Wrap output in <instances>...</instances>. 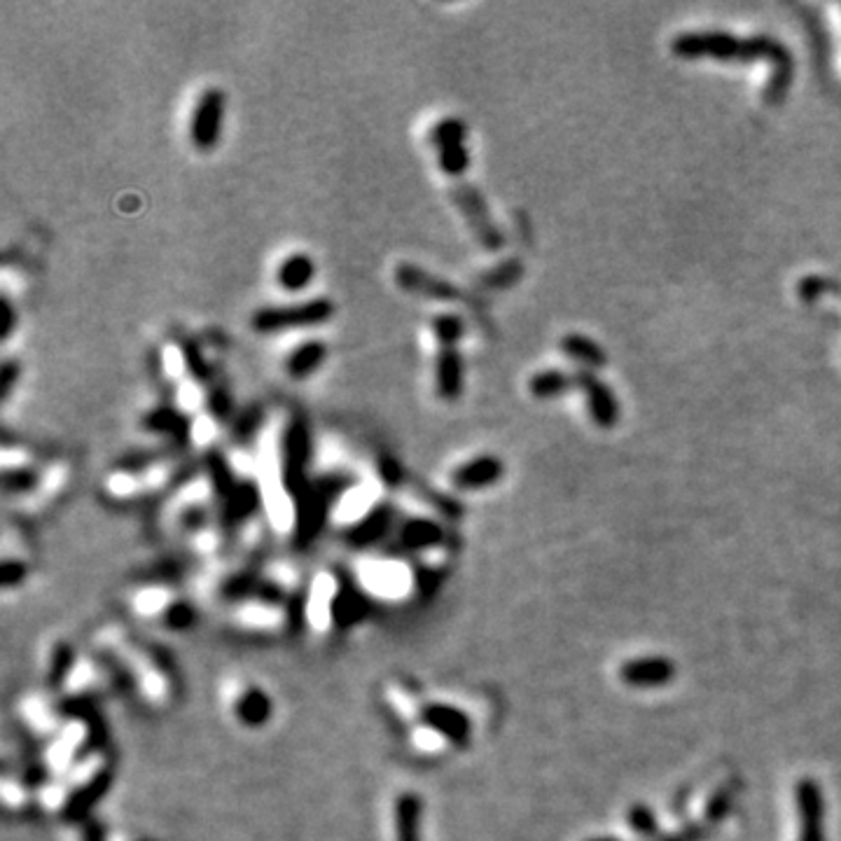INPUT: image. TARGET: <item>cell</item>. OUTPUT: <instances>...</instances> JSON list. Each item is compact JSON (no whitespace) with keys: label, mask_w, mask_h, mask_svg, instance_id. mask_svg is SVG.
<instances>
[{"label":"cell","mask_w":841,"mask_h":841,"mask_svg":"<svg viewBox=\"0 0 841 841\" xmlns=\"http://www.w3.org/2000/svg\"><path fill=\"white\" fill-rule=\"evenodd\" d=\"M671 50L680 59H718L727 64H753V61H771L774 78L764 89V101L776 106L785 99L792 82V57L788 47L771 36H755L739 40L725 31H690L673 38Z\"/></svg>","instance_id":"obj_1"},{"label":"cell","mask_w":841,"mask_h":841,"mask_svg":"<svg viewBox=\"0 0 841 841\" xmlns=\"http://www.w3.org/2000/svg\"><path fill=\"white\" fill-rule=\"evenodd\" d=\"M335 307L328 300H311L295 307H269L255 311L253 316V330L260 335H271V332L283 330H297V328H314V325L328 323Z\"/></svg>","instance_id":"obj_2"},{"label":"cell","mask_w":841,"mask_h":841,"mask_svg":"<svg viewBox=\"0 0 841 841\" xmlns=\"http://www.w3.org/2000/svg\"><path fill=\"white\" fill-rule=\"evenodd\" d=\"M311 458V433L302 416H293L283 433L281 449V477L290 493L300 496L307 489V468Z\"/></svg>","instance_id":"obj_3"},{"label":"cell","mask_w":841,"mask_h":841,"mask_svg":"<svg viewBox=\"0 0 841 841\" xmlns=\"http://www.w3.org/2000/svg\"><path fill=\"white\" fill-rule=\"evenodd\" d=\"M222 115H225V94L220 89H208L194 108L190 138L194 148L211 150L220 138Z\"/></svg>","instance_id":"obj_4"},{"label":"cell","mask_w":841,"mask_h":841,"mask_svg":"<svg viewBox=\"0 0 841 841\" xmlns=\"http://www.w3.org/2000/svg\"><path fill=\"white\" fill-rule=\"evenodd\" d=\"M575 386L585 393L589 416H592L596 426H617V421H620V402H617L615 393L610 391L608 384H603V381L589 370H580L575 372Z\"/></svg>","instance_id":"obj_5"},{"label":"cell","mask_w":841,"mask_h":841,"mask_svg":"<svg viewBox=\"0 0 841 841\" xmlns=\"http://www.w3.org/2000/svg\"><path fill=\"white\" fill-rule=\"evenodd\" d=\"M395 283H398L405 293L430 297V300H440V302L461 300V293H458L456 286H451L449 281H442V278L428 274V271L414 267V264H398V267H395Z\"/></svg>","instance_id":"obj_6"},{"label":"cell","mask_w":841,"mask_h":841,"mask_svg":"<svg viewBox=\"0 0 841 841\" xmlns=\"http://www.w3.org/2000/svg\"><path fill=\"white\" fill-rule=\"evenodd\" d=\"M797 809L799 820H802L799 841H825V804L818 785L811 778H802L797 783Z\"/></svg>","instance_id":"obj_7"},{"label":"cell","mask_w":841,"mask_h":841,"mask_svg":"<svg viewBox=\"0 0 841 841\" xmlns=\"http://www.w3.org/2000/svg\"><path fill=\"white\" fill-rule=\"evenodd\" d=\"M456 204L461 206V211L465 213V218L470 220L472 229H475V234L479 236V241L484 243V248L489 250H498L503 246V236L493 225L489 211H486L482 197H479L475 187L470 185H458L456 190Z\"/></svg>","instance_id":"obj_8"},{"label":"cell","mask_w":841,"mask_h":841,"mask_svg":"<svg viewBox=\"0 0 841 841\" xmlns=\"http://www.w3.org/2000/svg\"><path fill=\"white\" fill-rule=\"evenodd\" d=\"M437 393L442 400L454 402L463 393V360L458 356V342L442 339L437 356Z\"/></svg>","instance_id":"obj_9"},{"label":"cell","mask_w":841,"mask_h":841,"mask_svg":"<svg viewBox=\"0 0 841 841\" xmlns=\"http://www.w3.org/2000/svg\"><path fill=\"white\" fill-rule=\"evenodd\" d=\"M620 676L631 687H659L676 676V666L664 657L631 659V662L622 666Z\"/></svg>","instance_id":"obj_10"},{"label":"cell","mask_w":841,"mask_h":841,"mask_svg":"<svg viewBox=\"0 0 841 841\" xmlns=\"http://www.w3.org/2000/svg\"><path fill=\"white\" fill-rule=\"evenodd\" d=\"M503 463L496 456H477L472 458L470 463H463L461 468L454 470L451 475V482L458 489L475 491V489H486V486L496 484L500 477H503Z\"/></svg>","instance_id":"obj_11"},{"label":"cell","mask_w":841,"mask_h":841,"mask_svg":"<svg viewBox=\"0 0 841 841\" xmlns=\"http://www.w3.org/2000/svg\"><path fill=\"white\" fill-rule=\"evenodd\" d=\"M561 349H564L568 358L587 367V370H601V367L608 365V353L603 351V346L585 335H566L561 339Z\"/></svg>","instance_id":"obj_12"},{"label":"cell","mask_w":841,"mask_h":841,"mask_svg":"<svg viewBox=\"0 0 841 841\" xmlns=\"http://www.w3.org/2000/svg\"><path fill=\"white\" fill-rule=\"evenodd\" d=\"M276 278H278V286H281L283 290H288V293H297V290L307 288L311 278H314V262H311V257L304 253L290 255L288 260L281 262Z\"/></svg>","instance_id":"obj_13"},{"label":"cell","mask_w":841,"mask_h":841,"mask_svg":"<svg viewBox=\"0 0 841 841\" xmlns=\"http://www.w3.org/2000/svg\"><path fill=\"white\" fill-rule=\"evenodd\" d=\"M325 356H328V349H325L323 342H307L297 346L286 363L288 374L293 379H307L311 372H316L323 365Z\"/></svg>","instance_id":"obj_14"},{"label":"cell","mask_w":841,"mask_h":841,"mask_svg":"<svg viewBox=\"0 0 841 841\" xmlns=\"http://www.w3.org/2000/svg\"><path fill=\"white\" fill-rule=\"evenodd\" d=\"M528 388H531L533 398L552 400L578 386H575V374H568L561 370H545V372H538L531 381H528Z\"/></svg>","instance_id":"obj_15"},{"label":"cell","mask_w":841,"mask_h":841,"mask_svg":"<svg viewBox=\"0 0 841 841\" xmlns=\"http://www.w3.org/2000/svg\"><path fill=\"white\" fill-rule=\"evenodd\" d=\"M143 426L148 430H155V433L173 435L178 437V440H185L187 437V421L171 407H159L155 412H150L143 419Z\"/></svg>","instance_id":"obj_16"},{"label":"cell","mask_w":841,"mask_h":841,"mask_svg":"<svg viewBox=\"0 0 841 841\" xmlns=\"http://www.w3.org/2000/svg\"><path fill=\"white\" fill-rule=\"evenodd\" d=\"M463 141H465V124L461 120H442L433 129L435 148H440V150L456 148V145H463Z\"/></svg>","instance_id":"obj_17"},{"label":"cell","mask_w":841,"mask_h":841,"mask_svg":"<svg viewBox=\"0 0 841 841\" xmlns=\"http://www.w3.org/2000/svg\"><path fill=\"white\" fill-rule=\"evenodd\" d=\"M470 155L465 150V145H456V148L440 150V166L447 176H461V173L468 169Z\"/></svg>","instance_id":"obj_18"},{"label":"cell","mask_w":841,"mask_h":841,"mask_svg":"<svg viewBox=\"0 0 841 841\" xmlns=\"http://www.w3.org/2000/svg\"><path fill=\"white\" fill-rule=\"evenodd\" d=\"M262 419H264V412L260 407L246 409V412L241 414V419L236 421V426H234V440L236 442H248L250 437L257 433V428L262 426Z\"/></svg>","instance_id":"obj_19"},{"label":"cell","mask_w":841,"mask_h":841,"mask_svg":"<svg viewBox=\"0 0 841 841\" xmlns=\"http://www.w3.org/2000/svg\"><path fill=\"white\" fill-rule=\"evenodd\" d=\"M519 276H521V264L517 260H512V262L500 264V267L493 269L491 274H486L484 283L491 288H505V286H510V283L517 281Z\"/></svg>","instance_id":"obj_20"},{"label":"cell","mask_w":841,"mask_h":841,"mask_svg":"<svg viewBox=\"0 0 841 841\" xmlns=\"http://www.w3.org/2000/svg\"><path fill=\"white\" fill-rule=\"evenodd\" d=\"M36 475L31 470H5V489L10 493H24L33 489Z\"/></svg>","instance_id":"obj_21"},{"label":"cell","mask_w":841,"mask_h":841,"mask_svg":"<svg viewBox=\"0 0 841 841\" xmlns=\"http://www.w3.org/2000/svg\"><path fill=\"white\" fill-rule=\"evenodd\" d=\"M208 405H211L215 419L225 421L229 412H232V402H229V395L225 388H211V395H208Z\"/></svg>","instance_id":"obj_22"},{"label":"cell","mask_w":841,"mask_h":841,"mask_svg":"<svg viewBox=\"0 0 841 841\" xmlns=\"http://www.w3.org/2000/svg\"><path fill=\"white\" fill-rule=\"evenodd\" d=\"M631 827L634 830H641V832H652L655 830V816H652L650 809H645V806H636V809H631Z\"/></svg>","instance_id":"obj_23"},{"label":"cell","mask_w":841,"mask_h":841,"mask_svg":"<svg viewBox=\"0 0 841 841\" xmlns=\"http://www.w3.org/2000/svg\"><path fill=\"white\" fill-rule=\"evenodd\" d=\"M19 379V370L17 365L8 360V363L3 365V374H0V393H3V400L8 398L10 391H12V384Z\"/></svg>","instance_id":"obj_24"},{"label":"cell","mask_w":841,"mask_h":841,"mask_svg":"<svg viewBox=\"0 0 841 841\" xmlns=\"http://www.w3.org/2000/svg\"><path fill=\"white\" fill-rule=\"evenodd\" d=\"M0 309H3V328H0V335H3V339H8L10 332H12V325H15V309H12L8 297H3V302H0Z\"/></svg>","instance_id":"obj_25"},{"label":"cell","mask_w":841,"mask_h":841,"mask_svg":"<svg viewBox=\"0 0 841 841\" xmlns=\"http://www.w3.org/2000/svg\"><path fill=\"white\" fill-rule=\"evenodd\" d=\"M257 697H260L257 690H253V687H246V699H257ZM236 708H239L236 715H239L241 720H248V701H246V704H236Z\"/></svg>","instance_id":"obj_26"},{"label":"cell","mask_w":841,"mask_h":841,"mask_svg":"<svg viewBox=\"0 0 841 841\" xmlns=\"http://www.w3.org/2000/svg\"><path fill=\"white\" fill-rule=\"evenodd\" d=\"M589 841H620V839H613V837H601V839H589Z\"/></svg>","instance_id":"obj_27"}]
</instances>
